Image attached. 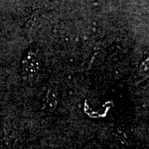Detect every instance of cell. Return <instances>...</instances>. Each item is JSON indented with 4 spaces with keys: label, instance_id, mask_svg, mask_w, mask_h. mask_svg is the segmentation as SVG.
Returning <instances> with one entry per match:
<instances>
[]
</instances>
